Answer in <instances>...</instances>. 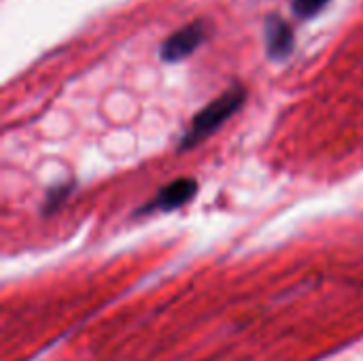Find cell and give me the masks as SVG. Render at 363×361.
<instances>
[{"mask_svg":"<svg viewBox=\"0 0 363 361\" xmlns=\"http://www.w3.org/2000/svg\"><path fill=\"white\" fill-rule=\"evenodd\" d=\"M198 191V183L196 179L189 177H181L177 181H172L170 185L162 187L160 194L145 204V209L140 213H155V211H174L183 204H187Z\"/></svg>","mask_w":363,"mask_h":361,"instance_id":"obj_3","label":"cell"},{"mask_svg":"<svg viewBox=\"0 0 363 361\" xmlns=\"http://www.w3.org/2000/svg\"><path fill=\"white\" fill-rule=\"evenodd\" d=\"M206 38V26L204 21H191L189 26H183L181 30H177L174 34H170L164 43H162V60L166 62H179L187 55H191L202 40Z\"/></svg>","mask_w":363,"mask_h":361,"instance_id":"obj_2","label":"cell"},{"mask_svg":"<svg viewBox=\"0 0 363 361\" xmlns=\"http://www.w3.org/2000/svg\"><path fill=\"white\" fill-rule=\"evenodd\" d=\"M245 98H247V91H245V87L242 85H234V87H230L228 91H223L219 98H215L211 104H206L196 117H194V121H191V126H189V130L183 134V138H181V151H185V149H191V147H196L198 143H202V140H206L213 132H217L240 106H242V102H245Z\"/></svg>","mask_w":363,"mask_h":361,"instance_id":"obj_1","label":"cell"},{"mask_svg":"<svg viewBox=\"0 0 363 361\" xmlns=\"http://www.w3.org/2000/svg\"><path fill=\"white\" fill-rule=\"evenodd\" d=\"M330 0H294V13L302 19L315 17Z\"/></svg>","mask_w":363,"mask_h":361,"instance_id":"obj_5","label":"cell"},{"mask_svg":"<svg viewBox=\"0 0 363 361\" xmlns=\"http://www.w3.org/2000/svg\"><path fill=\"white\" fill-rule=\"evenodd\" d=\"M266 49L272 60H283L294 49V32L281 17H268L266 21Z\"/></svg>","mask_w":363,"mask_h":361,"instance_id":"obj_4","label":"cell"}]
</instances>
